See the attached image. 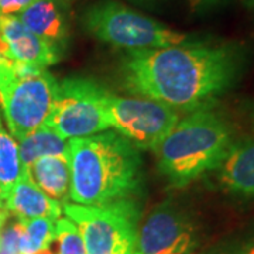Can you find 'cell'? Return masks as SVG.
I'll use <instances>...</instances> for the list:
<instances>
[{"instance_id":"6da1fadb","label":"cell","mask_w":254,"mask_h":254,"mask_svg":"<svg viewBox=\"0 0 254 254\" xmlns=\"http://www.w3.org/2000/svg\"><path fill=\"white\" fill-rule=\"evenodd\" d=\"M246 60L242 43L190 38L178 46L128 51L122 78L128 92L190 113L212 108L230 91Z\"/></svg>"},{"instance_id":"7a4b0ae2","label":"cell","mask_w":254,"mask_h":254,"mask_svg":"<svg viewBox=\"0 0 254 254\" xmlns=\"http://www.w3.org/2000/svg\"><path fill=\"white\" fill-rule=\"evenodd\" d=\"M71 165L69 200L98 206L130 199L143 185L138 148L116 131L68 140Z\"/></svg>"},{"instance_id":"3957f363","label":"cell","mask_w":254,"mask_h":254,"mask_svg":"<svg viewBox=\"0 0 254 254\" xmlns=\"http://www.w3.org/2000/svg\"><path fill=\"white\" fill-rule=\"evenodd\" d=\"M233 143V130L219 113L195 110L180 119L157 147V165L174 187L182 188L216 170Z\"/></svg>"},{"instance_id":"277c9868","label":"cell","mask_w":254,"mask_h":254,"mask_svg":"<svg viewBox=\"0 0 254 254\" xmlns=\"http://www.w3.org/2000/svg\"><path fill=\"white\" fill-rule=\"evenodd\" d=\"M83 28L105 44L128 51L182 44L190 36L167 27L115 0H99L82 16Z\"/></svg>"},{"instance_id":"5b68a950","label":"cell","mask_w":254,"mask_h":254,"mask_svg":"<svg viewBox=\"0 0 254 254\" xmlns=\"http://www.w3.org/2000/svg\"><path fill=\"white\" fill-rule=\"evenodd\" d=\"M63 210L79 229L86 254H137L140 209L133 198L98 206L66 202Z\"/></svg>"},{"instance_id":"8992f818","label":"cell","mask_w":254,"mask_h":254,"mask_svg":"<svg viewBox=\"0 0 254 254\" xmlns=\"http://www.w3.org/2000/svg\"><path fill=\"white\" fill-rule=\"evenodd\" d=\"M14 78L3 95L4 119L16 141L43 126L54 106L58 82L47 69L13 64Z\"/></svg>"},{"instance_id":"52a82bcc","label":"cell","mask_w":254,"mask_h":254,"mask_svg":"<svg viewBox=\"0 0 254 254\" xmlns=\"http://www.w3.org/2000/svg\"><path fill=\"white\" fill-rule=\"evenodd\" d=\"M106 93L105 88L86 78H66L58 82L54 106L44 125L65 140L109 130L105 115Z\"/></svg>"},{"instance_id":"ba28073f","label":"cell","mask_w":254,"mask_h":254,"mask_svg":"<svg viewBox=\"0 0 254 254\" xmlns=\"http://www.w3.org/2000/svg\"><path fill=\"white\" fill-rule=\"evenodd\" d=\"M105 115L109 128L127 138L137 148L157 150L180 122L171 106L147 98H125L108 92Z\"/></svg>"},{"instance_id":"9c48e42d","label":"cell","mask_w":254,"mask_h":254,"mask_svg":"<svg viewBox=\"0 0 254 254\" xmlns=\"http://www.w3.org/2000/svg\"><path fill=\"white\" fill-rule=\"evenodd\" d=\"M196 245L195 223L171 200L158 205L137 233V254H190Z\"/></svg>"},{"instance_id":"30bf717a","label":"cell","mask_w":254,"mask_h":254,"mask_svg":"<svg viewBox=\"0 0 254 254\" xmlns=\"http://www.w3.org/2000/svg\"><path fill=\"white\" fill-rule=\"evenodd\" d=\"M63 50L31 33L17 16H0V57L41 69L58 63Z\"/></svg>"},{"instance_id":"8fae6325","label":"cell","mask_w":254,"mask_h":254,"mask_svg":"<svg viewBox=\"0 0 254 254\" xmlns=\"http://www.w3.org/2000/svg\"><path fill=\"white\" fill-rule=\"evenodd\" d=\"M4 209L18 220L34 218H51L57 220L63 215V203L53 199L33 181L28 168L23 167L18 180L4 196Z\"/></svg>"},{"instance_id":"7c38bea8","label":"cell","mask_w":254,"mask_h":254,"mask_svg":"<svg viewBox=\"0 0 254 254\" xmlns=\"http://www.w3.org/2000/svg\"><path fill=\"white\" fill-rule=\"evenodd\" d=\"M222 190L240 198H254V140L235 141L216 168Z\"/></svg>"},{"instance_id":"4fadbf2b","label":"cell","mask_w":254,"mask_h":254,"mask_svg":"<svg viewBox=\"0 0 254 254\" xmlns=\"http://www.w3.org/2000/svg\"><path fill=\"white\" fill-rule=\"evenodd\" d=\"M18 20L40 38L64 50L68 40V26L60 3L55 0H36L17 14Z\"/></svg>"},{"instance_id":"5bb4252c","label":"cell","mask_w":254,"mask_h":254,"mask_svg":"<svg viewBox=\"0 0 254 254\" xmlns=\"http://www.w3.org/2000/svg\"><path fill=\"white\" fill-rule=\"evenodd\" d=\"M33 181L47 195L61 203L69 202L71 165L68 155L41 157L28 167Z\"/></svg>"},{"instance_id":"9a60e30c","label":"cell","mask_w":254,"mask_h":254,"mask_svg":"<svg viewBox=\"0 0 254 254\" xmlns=\"http://www.w3.org/2000/svg\"><path fill=\"white\" fill-rule=\"evenodd\" d=\"M68 140L61 137L51 127L40 126L27 137L18 141V154L21 165L28 168L41 157L48 155H68Z\"/></svg>"},{"instance_id":"2e32d148","label":"cell","mask_w":254,"mask_h":254,"mask_svg":"<svg viewBox=\"0 0 254 254\" xmlns=\"http://www.w3.org/2000/svg\"><path fill=\"white\" fill-rule=\"evenodd\" d=\"M18 222L21 225L18 253L37 254L50 249L55 239L54 219L34 218Z\"/></svg>"},{"instance_id":"e0dca14e","label":"cell","mask_w":254,"mask_h":254,"mask_svg":"<svg viewBox=\"0 0 254 254\" xmlns=\"http://www.w3.org/2000/svg\"><path fill=\"white\" fill-rule=\"evenodd\" d=\"M23 170L18 154V143L6 130L0 118V187L7 190L17 181Z\"/></svg>"},{"instance_id":"ac0fdd59","label":"cell","mask_w":254,"mask_h":254,"mask_svg":"<svg viewBox=\"0 0 254 254\" xmlns=\"http://www.w3.org/2000/svg\"><path fill=\"white\" fill-rule=\"evenodd\" d=\"M58 243L57 254H86V247L78 226L71 219L55 220V239Z\"/></svg>"},{"instance_id":"d6986e66","label":"cell","mask_w":254,"mask_h":254,"mask_svg":"<svg viewBox=\"0 0 254 254\" xmlns=\"http://www.w3.org/2000/svg\"><path fill=\"white\" fill-rule=\"evenodd\" d=\"M21 225L20 222L9 226L0 236V254H20L18 253V242H20Z\"/></svg>"},{"instance_id":"ffe728a7","label":"cell","mask_w":254,"mask_h":254,"mask_svg":"<svg viewBox=\"0 0 254 254\" xmlns=\"http://www.w3.org/2000/svg\"><path fill=\"white\" fill-rule=\"evenodd\" d=\"M13 78H14L13 63L0 57V109L3 106V95L10 85V82L13 81Z\"/></svg>"},{"instance_id":"44dd1931","label":"cell","mask_w":254,"mask_h":254,"mask_svg":"<svg viewBox=\"0 0 254 254\" xmlns=\"http://www.w3.org/2000/svg\"><path fill=\"white\" fill-rule=\"evenodd\" d=\"M36 0H0V16H17Z\"/></svg>"},{"instance_id":"7402d4cb","label":"cell","mask_w":254,"mask_h":254,"mask_svg":"<svg viewBox=\"0 0 254 254\" xmlns=\"http://www.w3.org/2000/svg\"><path fill=\"white\" fill-rule=\"evenodd\" d=\"M227 0H190V7L195 14H208L222 7Z\"/></svg>"},{"instance_id":"603a6c76","label":"cell","mask_w":254,"mask_h":254,"mask_svg":"<svg viewBox=\"0 0 254 254\" xmlns=\"http://www.w3.org/2000/svg\"><path fill=\"white\" fill-rule=\"evenodd\" d=\"M9 216V210H6L4 208H0V233H1V230H3V227L6 226V222H7Z\"/></svg>"},{"instance_id":"cb8c5ba5","label":"cell","mask_w":254,"mask_h":254,"mask_svg":"<svg viewBox=\"0 0 254 254\" xmlns=\"http://www.w3.org/2000/svg\"><path fill=\"white\" fill-rule=\"evenodd\" d=\"M243 4L246 6V9L254 13V0H243Z\"/></svg>"},{"instance_id":"d4e9b609","label":"cell","mask_w":254,"mask_h":254,"mask_svg":"<svg viewBox=\"0 0 254 254\" xmlns=\"http://www.w3.org/2000/svg\"><path fill=\"white\" fill-rule=\"evenodd\" d=\"M4 196H6V190L0 187V208H4Z\"/></svg>"},{"instance_id":"484cf974","label":"cell","mask_w":254,"mask_h":254,"mask_svg":"<svg viewBox=\"0 0 254 254\" xmlns=\"http://www.w3.org/2000/svg\"><path fill=\"white\" fill-rule=\"evenodd\" d=\"M203 254H237V253H227V252H210V253H203Z\"/></svg>"},{"instance_id":"4316f807","label":"cell","mask_w":254,"mask_h":254,"mask_svg":"<svg viewBox=\"0 0 254 254\" xmlns=\"http://www.w3.org/2000/svg\"><path fill=\"white\" fill-rule=\"evenodd\" d=\"M137 1H160V0H137Z\"/></svg>"},{"instance_id":"83f0119b","label":"cell","mask_w":254,"mask_h":254,"mask_svg":"<svg viewBox=\"0 0 254 254\" xmlns=\"http://www.w3.org/2000/svg\"><path fill=\"white\" fill-rule=\"evenodd\" d=\"M252 118H253V122H254V103H253V108H252Z\"/></svg>"},{"instance_id":"f1b7e54d","label":"cell","mask_w":254,"mask_h":254,"mask_svg":"<svg viewBox=\"0 0 254 254\" xmlns=\"http://www.w3.org/2000/svg\"><path fill=\"white\" fill-rule=\"evenodd\" d=\"M55 1H58V3H60V1H71V0H55Z\"/></svg>"},{"instance_id":"f546056e","label":"cell","mask_w":254,"mask_h":254,"mask_svg":"<svg viewBox=\"0 0 254 254\" xmlns=\"http://www.w3.org/2000/svg\"><path fill=\"white\" fill-rule=\"evenodd\" d=\"M0 235H1V233H0ZM0 243H1V236H0Z\"/></svg>"},{"instance_id":"4dcf8cb0","label":"cell","mask_w":254,"mask_h":254,"mask_svg":"<svg viewBox=\"0 0 254 254\" xmlns=\"http://www.w3.org/2000/svg\"><path fill=\"white\" fill-rule=\"evenodd\" d=\"M249 254H254V252H252V253H249Z\"/></svg>"}]
</instances>
